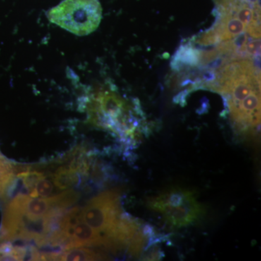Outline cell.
I'll use <instances>...</instances> for the list:
<instances>
[{"mask_svg": "<svg viewBox=\"0 0 261 261\" xmlns=\"http://www.w3.org/2000/svg\"><path fill=\"white\" fill-rule=\"evenodd\" d=\"M152 248L148 252L147 255H145L143 260H161L165 257V253L159 247H152Z\"/></svg>", "mask_w": 261, "mask_h": 261, "instance_id": "9c48e42d", "label": "cell"}, {"mask_svg": "<svg viewBox=\"0 0 261 261\" xmlns=\"http://www.w3.org/2000/svg\"><path fill=\"white\" fill-rule=\"evenodd\" d=\"M78 171L69 166V168L61 167L55 173L53 181L60 190L69 188L72 185L77 183L79 179Z\"/></svg>", "mask_w": 261, "mask_h": 261, "instance_id": "8992f818", "label": "cell"}, {"mask_svg": "<svg viewBox=\"0 0 261 261\" xmlns=\"http://www.w3.org/2000/svg\"><path fill=\"white\" fill-rule=\"evenodd\" d=\"M81 214L83 222L107 236L121 214L119 192L109 190L96 196L81 210Z\"/></svg>", "mask_w": 261, "mask_h": 261, "instance_id": "7a4b0ae2", "label": "cell"}, {"mask_svg": "<svg viewBox=\"0 0 261 261\" xmlns=\"http://www.w3.org/2000/svg\"><path fill=\"white\" fill-rule=\"evenodd\" d=\"M61 260H106L107 257L84 247H75L70 249L58 257Z\"/></svg>", "mask_w": 261, "mask_h": 261, "instance_id": "5b68a950", "label": "cell"}, {"mask_svg": "<svg viewBox=\"0 0 261 261\" xmlns=\"http://www.w3.org/2000/svg\"><path fill=\"white\" fill-rule=\"evenodd\" d=\"M156 211L163 214L168 224L173 227L180 228L194 224L200 219L205 213V209L196 200L194 195L181 205L176 207L163 206Z\"/></svg>", "mask_w": 261, "mask_h": 261, "instance_id": "3957f363", "label": "cell"}, {"mask_svg": "<svg viewBox=\"0 0 261 261\" xmlns=\"http://www.w3.org/2000/svg\"><path fill=\"white\" fill-rule=\"evenodd\" d=\"M35 190L39 197L40 196L42 197H47L53 192V185L49 180L44 177L38 182L36 185Z\"/></svg>", "mask_w": 261, "mask_h": 261, "instance_id": "ba28073f", "label": "cell"}, {"mask_svg": "<svg viewBox=\"0 0 261 261\" xmlns=\"http://www.w3.org/2000/svg\"><path fill=\"white\" fill-rule=\"evenodd\" d=\"M18 177L21 178L24 186L29 190V193L35 190L38 182L45 177L44 173L39 171H24L19 173Z\"/></svg>", "mask_w": 261, "mask_h": 261, "instance_id": "52a82bcc", "label": "cell"}, {"mask_svg": "<svg viewBox=\"0 0 261 261\" xmlns=\"http://www.w3.org/2000/svg\"><path fill=\"white\" fill-rule=\"evenodd\" d=\"M140 230L142 233H143L144 236H145L147 239L156 233L153 226L148 224L144 225Z\"/></svg>", "mask_w": 261, "mask_h": 261, "instance_id": "30bf717a", "label": "cell"}, {"mask_svg": "<svg viewBox=\"0 0 261 261\" xmlns=\"http://www.w3.org/2000/svg\"><path fill=\"white\" fill-rule=\"evenodd\" d=\"M102 10L98 0H64L47 13L51 23L77 36H87L99 27Z\"/></svg>", "mask_w": 261, "mask_h": 261, "instance_id": "6da1fadb", "label": "cell"}, {"mask_svg": "<svg viewBox=\"0 0 261 261\" xmlns=\"http://www.w3.org/2000/svg\"><path fill=\"white\" fill-rule=\"evenodd\" d=\"M195 192L181 188L171 189L160 194L157 197H150L147 200V207L154 211L163 206L176 207L182 205Z\"/></svg>", "mask_w": 261, "mask_h": 261, "instance_id": "277c9868", "label": "cell"}]
</instances>
